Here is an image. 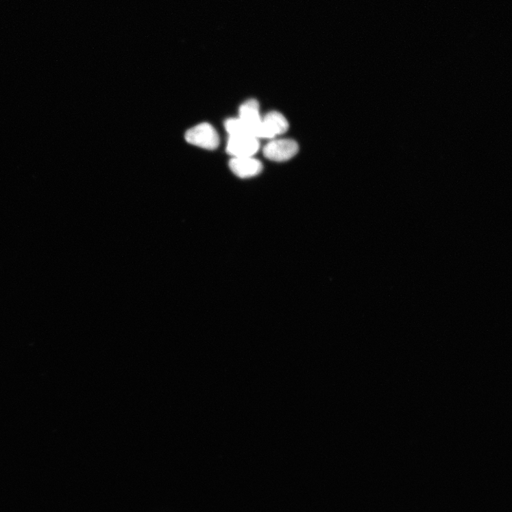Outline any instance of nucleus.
<instances>
[{
  "instance_id": "2",
  "label": "nucleus",
  "mask_w": 512,
  "mask_h": 512,
  "mask_svg": "<svg viewBox=\"0 0 512 512\" xmlns=\"http://www.w3.org/2000/svg\"><path fill=\"white\" fill-rule=\"evenodd\" d=\"M298 149V145L293 140L277 139L265 145L263 151L264 156L270 160L284 162L295 156Z\"/></svg>"
},
{
  "instance_id": "7",
  "label": "nucleus",
  "mask_w": 512,
  "mask_h": 512,
  "mask_svg": "<svg viewBox=\"0 0 512 512\" xmlns=\"http://www.w3.org/2000/svg\"><path fill=\"white\" fill-rule=\"evenodd\" d=\"M224 126L230 136H252L248 128L239 118L226 120Z\"/></svg>"
},
{
  "instance_id": "3",
  "label": "nucleus",
  "mask_w": 512,
  "mask_h": 512,
  "mask_svg": "<svg viewBox=\"0 0 512 512\" xmlns=\"http://www.w3.org/2000/svg\"><path fill=\"white\" fill-rule=\"evenodd\" d=\"M260 148L258 138L249 135L230 136L227 153L233 158L253 157Z\"/></svg>"
},
{
  "instance_id": "6",
  "label": "nucleus",
  "mask_w": 512,
  "mask_h": 512,
  "mask_svg": "<svg viewBox=\"0 0 512 512\" xmlns=\"http://www.w3.org/2000/svg\"><path fill=\"white\" fill-rule=\"evenodd\" d=\"M230 167L235 175L246 179L259 175L263 170V164L253 157L233 158L230 162Z\"/></svg>"
},
{
  "instance_id": "5",
  "label": "nucleus",
  "mask_w": 512,
  "mask_h": 512,
  "mask_svg": "<svg viewBox=\"0 0 512 512\" xmlns=\"http://www.w3.org/2000/svg\"><path fill=\"white\" fill-rule=\"evenodd\" d=\"M259 110L258 102L255 99H249L240 107L239 117L248 128L251 134L257 138L263 123Z\"/></svg>"
},
{
  "instance_id": "1",
  "label": "nucleus",
  "mask_w": 512,
  "mask_h": 512,
  "mask_svg": "<svg viewBox=\"0 0 512 512\" xmlns=\"http://www.w3.org/2000/svg\"><path fill=\"white\" fill-rule=\"evenodd\" d=\"M185 140L189 144L208 150L217 149L220 143L215 128L206 123H200L187 130Z\"/></svg>"
},
{
  "instance_id": "4",
  "label": "nucleus",
  "mask_w": 512,
  "mask_h": 512,
  "mask_svg": "<svg viewBox=\"0 0 512 512\" xmlns=\"http://www.w3.org/2000/svg\"><path fill=\"white\" fill-rule=\"evenodd\" d=\"M289 128V123L286 117L279 112L271 111L263 119L258 138H274L276 136L286 134Z\"/></svg>"
}]
</instances>
